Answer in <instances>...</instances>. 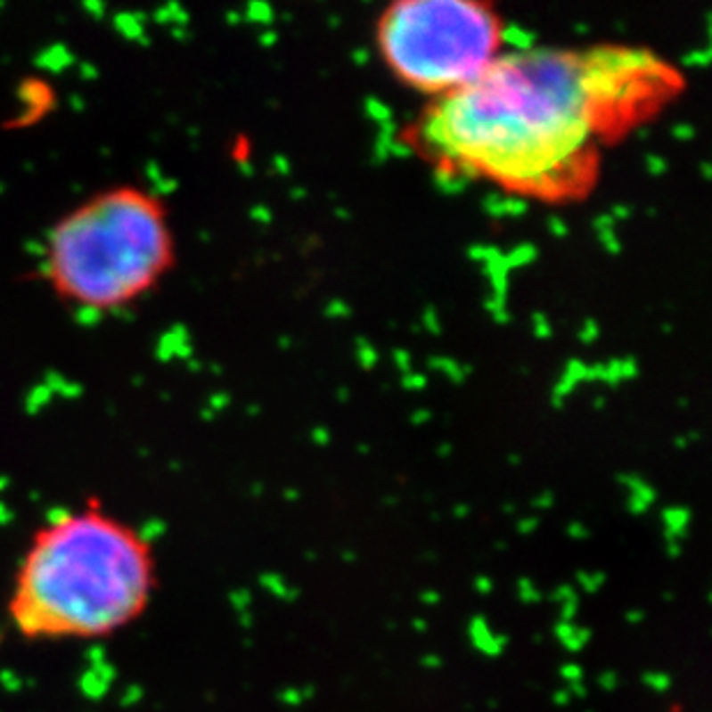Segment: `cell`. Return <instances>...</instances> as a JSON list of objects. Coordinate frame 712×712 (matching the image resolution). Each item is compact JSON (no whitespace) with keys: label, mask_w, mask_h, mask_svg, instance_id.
I'll use <instances>...</instances> for the list:
<instances>
[{"label":"cell","mask_w":712,"mask_h":712,"mask_svg":"<svg viewBox=\"0 0 712 712\" xmlns=\"http://www.w3.org/2000/svg\"><path fill=\"white\" fill-rule=\"evenodd\" d=\"M420 136L443 164L507 190L549 199L581 190L600 136L584 53H503L473 84L438 97Z\"/></svg>","instance_id":"1"},{"label":"cell","mask_w":712,"mask_h":712,"mask_svg":"<svg viewBox=\"0 0 712 712\" xmlns=\"http://www.w3.org/2000/svg\"><path fill=\"white\" fill-rule=\"evenodd\" d=\"M157 593L152 542L90 498L30 535L7 597L26 641H100L139 623Z\"/></svg>","instance_id":"2"},{"label":"cell","mask_w":712,"mask_h":712,"mask_svg":"<svg viewBox=\"0 0 712 712\" xmlns=\"http://www.w3.org/2000/svg\"><path fill=\"white\" fill-rule=\"evenodd\" d=\"M176 266L168 208L155 192L120 183L78 201L45 240L42 277L72 309L111 314L151 295Z\"/></svg>","instance_id":"3"},{"label":"cell","mask_w":712,"mask_h":712,"mask_svg":"<svg viewBox=\"0 0 712 712\" xmlns=\"http://www.w3.org/2000/svg\"><path fill=\"white\" fill-rule=\"evenodd\" d=\"M503 35L494 10L471 0H406L379 23L385 65L436 100L482 77L503 56Z\"/></svg>","instance_id":"4"},{"label":"cell","mask_w":712,"mask_h":712,"mask_svg":"<svg viewBox=\"0 0 712 712\" xmlns=\"http://www.w3.org/2000/svg\"><path fill=\"white\" fill-rule=\"evenodd\" d=\"M584 72L600 136L652 111L675 86V74L662 61L632 49L584 53Z\"/></svg>","instance_id":"5"},{"label":"cell","mask_w":712,"mask_h":712,"mask_svg":"<svg viewBox=\"0 0 712 712\" xmlns=\"http://www.w3.org/2000/svg\"><path fill=\"white\" fill-rule=\"evenodd\" d=\"M468 636H471V643H473L475 651H479L482 655L489 657H498L507 646V639L498 632L491 629V625L487 623L482 616H475L468 625Z\"/></svg>","instance_id":"6"},{"label":"cell","mask_w":712,"mask_h":712,"mask_svg":"<svg viewBox=\"0 0 712 712\" xmlns=\"http://www.w3.org/2000/svg\"><path fill=\"white\" fill-rule=\"evenodd\" d=\"M556 639L561 641L565 651L579 652L590 641V632L585 627H577L574 623H561L556 627Z\"/></svg>","instance_id":"7"},{"label":"cell","mask_w":712,"mask_h":712,"mask_svg":"<svg viewBox=\"0 0 712 712\" xmlns=\"http://www.w3.org/2000/svg\"><path fill=\"white\" fill-rule=\"evenodd\" d=\"M263 585L266 588H270L274 593V595L284 597V600H293L295 593L291 588H286V584L282 579H279L277 574H270V577H263Z\"/></svg>","instance_id":"8"},{"label":"cell","mask_w":712,"mask_h":712,"mask_svg":"<svg viewBox=\"0 0 712 712\" xmlns=\"http://www.w3.org/2000/svg\"><path fill=\"white\" fill-rule=\"evenodd\" d=\"M643 683L655 692H667L668 687H671V678H668L667 674H662V671H651V674H646L643 675Z\"/></svg>","instance_id":"9"},{"label":"cell","mask_w":712,"mask_h":712,"mask_svg":"<svg viewBox=\"0 0 712 712\" xmlns=\"http://www.w3.org/2000/svg\"><path fill=\"white\" fill-rule=\"evenodd\" d=\"M519 597H521L523 602H530V604H535V602L542 600V593L537 590V585H535L530 579H521L519 581Z\"/></svg>","instance_id":"10"},{"label":"cell","mask_w":712,"mask_h":712,"mask_svg":"<svg viewBox=\"0 0 712 712\" xmlns=\"http://www.w3.org/2000/svg\"><path fill=\"white\" fill-rule=\"evenodd\" d=\"M579 584L584 585L585 593H595V590L600 588L602 584H604V574H600V572H595V574L581 572L579 574Z\"/></svg>","instance_id":"11"},{"label":"cell","mask_w":712,"mask_h":712,"mask_svg":"<svg viewBox=\"0 0 712 712\" xmlns=\"http://www.w3.org/2000/svg\"><path fill=\"white\" fill-rule=\"evenodd\" d=\"M562 678H565V683L568 684L581 683V680H584V671H581V667H577V664H565V667H562Z\"/></svg>","instance_id":"12"},{"label":"cell","mask_w":712,"mask_h":712,"mask_svg":"<svg viewBox=\"0 0 712 712\" xmlns=\"http://www.w3.org/2000/svg\"><path fill=\"white\" fill-rule=\"evenodd\" d=\"M307 696H309V692L307 690H286L284 694H282V699H284V703H289V706H300V703H305Z\"/></svg>","instance_id":"13"},{"label":"cell","mask_w":712,"mask_h":712,"mask_svg":"<svg viewBox=\"0 0 712 712\" xmlns=\"http://www.w3.org/2000/svg\"><path fill=\"white\" fill-rule=\"evenodd\" d=\"M553 600H556L558 604H565V602L579 600V597H577L574 588H569V585H562V588H558L556 593H553Z\"/></svg>","instance_id":"14"},{"label":"cell","mask_w":712,"mask_h":712,"mask_svg":"<svg viewBox=\"0 0 712 712\" xmlns=\"http://www.w3.org/2000/svg\"><path fill=\"white\" fill-rule=\"evenodd\" d=\"M618 683H620V678L613 671L600 675V687H604V690H613V687H618Z\"/></svg>","instance_id":"15"},{"label":"cell","mask_w":712,"mask_h":712,"mask_svg":"<svg viewBox=\"0 0 712 712\" xmlns=\"http://www.w3.org/2000/svg\"><path fill=\"white\" fill-rule=\"evenodd\" d=\"M475 588H478V593L487 595V593L494 590V581H491L489 577H478V579H475Z\"/></svg>","instance_id":"16"},{"label":"cell","mask_w":712,"mask_h":712,"mask_svg":"<svg viewBox=\"0 0 712 712\" xmlns=\"http://www.w3.org/2000/svg\"><path fill=\"white\" fill-rule=\"evenodd\" d=\"M553 699H556V703L558 706H565V703H569V699H572V694H569L568 690L565 692H556V694H553Z\"/></svg>","instance_id":"17"},{"label":"cell","mask_w":712,"mask_h":712,"mask_svg":"<svg viewBox=\"0 0 712 712\" xmlns=\"http://www.w3.org/2000/svg\"><path fill=\"white\" fill-rule=\"evenodd\" d=\"M422 662H424V667H429V668L440 667V659H438V657H434V655H427V657H424V659H422Z\"/></svg>","instance_id":"18"},{"label":"cell","mask_w":712,"mask_h":712,"mask_svg":"<svg viewBox=\"0 0 712 712\" xmlns=\"http://www.w3.org/2000/svg\"><path fill=\"white\" fill-rule=\"evenodd\" d=\"M641 618H643V613L641 611H632V613H627V620L632 625H636V623H641Z\"/></svg>","instance_id":"19"},{"label":"cell","mask_w":712,"mask_h":712,"mask_svg":"<svg viewBox=\"0 0 712 712\" xmlns=\"http://www.w3.org/2000/svg\"><path fill=\"white\" fill-rule=\"evenodd\" d=\"M422 602H427V604H436V602H438V595H436V593H424Z\"/></svg>","instance_id":"20"},{"label":"cell","mask_w":712,"mask_h":712,"mask_svg":"<svg viewBox=\"0 0 712 712\" xmlns=\"http://www.w3.org/2000/svg\"><path fill=\"white\" fill-rule=\"evenodd\" d=\"M413 627L420 629V632H424V629H427V623H424V620H415V623H413Z\"/></svg>","instance_id":"21"}]
</instances>
